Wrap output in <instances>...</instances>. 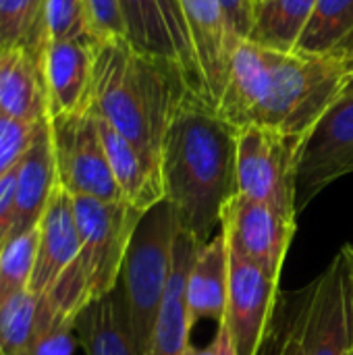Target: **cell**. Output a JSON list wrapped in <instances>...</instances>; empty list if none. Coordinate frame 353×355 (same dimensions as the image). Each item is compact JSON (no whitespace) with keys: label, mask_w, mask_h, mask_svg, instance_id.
Here are the masks:
<instances>
[{"label":"cell","mask_w":353,"mask_h":355,"mask_svg":"<svg viewBox=\"0 0 353 355\" xmlns=\"http://www.w3.org/2000/svg\"><path fill=\"white\" fill-rule=\"evenodd\" d=\"M160 175L179 231L206 243L237 193V129L196 92L183 100L164 133Z\"/></svg>","instance_id":"6da1fadb"},{"label":"cell","mask_w":353,"mask_h":355,"mask_svg":"<svg viewBox=\"0 0 353 355\" xmlns=\"http://www.w3.org/2000/svg\"><path fill=\"white\" fill-rule=\"evenodd\" d=\"M191 92L177 62L141 54L125 37L98 42L92 108L158 168L164 133Z\"/></svg>","instance_id":"7a4b0ae2"},{"label":"cell","mask_w":353,"mask_h":355,"mask_svg":"<svg viewBox=\"0 0 353 355\" xmlns=\"http://www.w3.org/2000/svg\"><path fill=\"white\" fill-rule=\"evenodd\" d=\"M79 254L58 283L37 297V339L56 327H73L94 302L119 287L131 235L144 212L125 202L73 196Z\"/></svg>","instance_id":"3957f363"},{"label":"cell","mask_w":353,"mask_h":355,"mask_svg":"<svg viewBox=\"0 0 353 355\" xmlns=\"http://www.w3.org/2000/svg\"><path fill=\"white\" fill-rule=\"evenodd\" d=\"M353 81V46L329 54L273 48L266 89L252 125L306 137Z\"/></svg>","instance_id":"277c9868"},{"label":"cell","mask_w":353,"mask_h":355,"mask_svg":"<svg viewBox=\"0 0 353 355\" xmlns=\"http://www.w3.org/2000/svg\"><path fill=\"white\" fill-rule=\"evenodd\" d=\"M179 220L169 202L141 214L121 270V293L137 354L146 355L173 275Z\"/></svg>","instance_id":"5b68a950"},{"label":"cell","mask_w":353,"mask_h":355,"mask_svg":"<svg viewBox=\"0 0 353 355\" xmlns=\"http://www.w3.org/2000/svg\"><path fill=\"white\" fill-rule=\"evenodd\" d=\"M304 137L270 127L237 131V193L298 216V158Z\"/></svg>","instance_id":"8992f818"},{"label":"cell","mask_w":353,"mask_h":355,"mask_svg":"<svg viewBox=\"0 0 353 355\" xmlns=\"http://www.w3.org/2000/svg\"><path fill=\"white\" fill-rule=\"evenodd\" d=\"M58 185L71 196L123 202L94 108L50 119Z\"/></svg>","instance_id":"52a82bcc"},{"label":"cell","mask_w":353,"mask_h":355,"mask_svg":"<svg viewBox=\"0 0 353 355\" xmlns=\"http://www.w3.org/2000/svg\"><path fill=\"white\" fill-rule=\"evenodd\" d=\"M353 173V81L306 133L298 158V210Z\"/></svg>","instance_id":"ba28073f"},{"label":"cell","mask_w":353,"mask_h":355,"mask_svg":"<svg viewBox=\"0 0 353 355\" xmlns=\"http://www.w3.org/2000/svg\"><path fill=\"white\" fill-rule=\"evenodd\" d=\"M125 40L141 54L177 62L191 89L206 100L202 71L179 0H117ZM208 102V100H206Z\"/></svg>","instance_id":"9c48e42d"},{"label":"cell","mask_w":353,"mask_h":355,"mask_svg":"<svg viewBox=\"0 0 353 355\" xmlns=\"http://www.w3.org/2000/svg\"><path fill=\"white\" fill-rule=\"evenodd\" d=\"M353 345V295L341 254L306 287L300 355H347Z\"/></svg>","instance_id":"30bf717a"},{"label":"cell","mask_w":353,"mask_h":355,"mask_svg":"<svg viewBox=\"0 0 353 355\" xmlns=\"http://www.w3.org/2000/svg\"><path fill=\"white\" fill-rule=\"evenodd\" d=\"M295 220V214L235 193L221 214V231L235 254L281 279L283 262L298 229Z\"/></svg>","instance_id":"8fae6325"},{"label":"cell","mask_w":353,"mask_h":355,"mask_svg":"<svg viewBox=\"0 0 353 355\" xmlns=\"http://www.w3.org/2000/svg\"><path fill=\"white\" fill-rule=\"evenodd\" d=\"M279 281L229 248V287L223 322L237 355H258L279 304Z\"/></svg>","instance_id":"7c38bea8"},{"label":"cell","mask_w":353,"mask_h":355,"mask_svg":"<svg viewBox=\"0 0 353 355\" xmlns=\"http://www.w3.org/2000/svg\"><path fill=\"white\" fill-rule=\"evenodd\" d=\"M98 42H48L42 71L48 94V119L92 108L94 62Z\"/></svg>","instance_id":"4fadbf2b"},{"label":"cell","mask_w":353,"mask_h":355,"mask_svg":"<svg viewBox=\"0 0 353 355\" xmlns=\"http://www.w3.org/2000/svg\"><path fill=\"white\" fill-rule=\"evenodd\" d=\"M179 2L202 71L206 100L208 104L216 106V100L225 85L231 52L241 37H237V33L233 31L221 0H179Z\"/></svg>","instance_id":"5bb4252c"},{"label":"cell","mask_w":353,"mask_h":355,"mask_svg":"<svg viewBox=\"0 0 353 355\" xmlns=\"http://www.w3.org/2000/svg\"><path fill=\"white\" fill-rule=\"evenodd\" d=\"M79 245L81 239L73 210V196L56 185L37 233L35 264L29 281V291L35 297H44L58 283L75 262Z\"/></svg>","instance_id":"9a60e30c"},{"label":"cell","mask_w":353,"mask_h":355,"mask_svg":"<svg viewBox=\"0 0 353 355\" xmlns=\"http://www.w3.org/2000/svg\"><path fill=\"white\" fill-rule=\"evenodd\" d=\"M56 185L58 175L48 119L37 127L33 141L15 171V214L10 237H19L40 227Z\"/></svg>","instance_id":"2e32d148"},{"label":"cell","mask_w":353,"mask_h":355,"mask_svg":"<svg viewBox=\"0 0 353 355\" xmlns=\"http://www.w3.org/2000/svg\"><path fill=\"white\" fill-rule=\"evenodd\" d=\"M273 48L241 37L229 58L223 92L216 100V112L237 131L252 125L270 71Z\"/></svg>","instance_id":"e0dca14e"},{"label":"cell","mask_w":353,"mask_h":355,"mask_svg":"<svg viewBox=\"0 0 353 355\" xmlns=\"http://www.w3.org/2000/svg\"><path fill=\"white\" fill-rule=\"evenodd\" d=\"M229 241L223 231L200 245L185 283L187 320L193 329L202 320L221 322L227 310Z\"/></svg>","instance_id":"ac0fdd59"},{"label":"cell","mask_w":353,"mask_h":355,"mask_svg":"<svg viewBox=\"0 0 353 355\" xmlns=\"http://www.w3.org/2000/svg\"><path fill=\"white\" fill-rule=\"evenodd\" d=\"M98 123L108 164L121 191V200L139 212H148L164 200L160 168L152 164L127 137H123L106 121L98 116Z\"/></svg>","instance_id":"d6986e66"},{"label":"cell","mask_w":353,"mask_h":355,"mask_svg":"<svg viewBox=\"0 0 353 355\" xmlns=\"http://www.w3.org/2000/svg\"><path fill=\"white\" fill-rule=\"evenodd\" d=\"M200 241L179 231L175 241V260L173 275L169 281V291L162 304V310L156 320V329L146 355H183L191 345V327L187 320L185 306V283L189 268L200 250Z\"/></svg>","instance_id":"ffe728a7"},{"label":"cell","mask_w":353,"mask_h":355,"mask_svg":"<svg viewBox=\"0 0 353 355\" xmlns=\"http://www.w3.org/2000/svg\"><path fill=\"white\" fill-rule=\"evenodd\" d=\"M0 114L21 123L48 119L42 60L25 48L0 52Z\"/></svg>","instance_id":"44dd1931"},{"label":"cell","mask_w":353,"mask_h":355,"mask_svg":"<svg viewBox=\"0 0 353 355\" xmlns=\"http://www.w3.org/2000/svg\"><path fill=\"white\" fill-rule=\"evenodd\" d=\"M75 337L85 355H139L129 329L121 287L77 316Z\"/></svg>","instance_id":"7402d4cb"},{"label":"cell","mask_w":353,"mask_h":355,"mask_svg":"<svg viewBox=\"0 0 353 355\" xmlns=\"http://www.w3.org/2000/svg\"><path fill=\"white\" fill-rule=\"evenodd\" d=\"M318 0H258L250 40L262 46L291 52Z\"/></svg>","instance_id":"603a6c76"},{"label":"cell","mask_w":353,"mask_h":355,"mask_svg":"<svg viewBox=\"0 0 353 355\" xmlns=\"http://www.w3.org/2000/svg\"><path fill=\"white\" fill-rule=\"evenodd\" d=\"M352 37L353 0H318L293 50L329 54L350 48Z\"/></svg>","instance_id":"cb8c5ba5"},{"label":"cell","mask_w":353,"mask_h":355,"mask_svg":"<svg viewBox=\"0 0 353 355\" xmlns=\"http://www.w3.org/2000/svg\"><path fill=\"white\" fill-rule=\"evenodd\" d=\"M46 46V0H0V52L25 48L42 60Z\"/></svg>","instance_id":"d4e9b609"},{"label":"cell","mask_w":353,"mask_h":355,"mask_svg":"<svg viewBox=\"0 0 353 355\" xmlns=\"http://www.w3.org/2000/svg\"><path fill=\"white\" fill-rule=\"evenodd\" d=\"M37 297L27 289L0 306V355H35Z\"/></svg>","instance_id":"484cf974"},{"label":"cell","mask_w":353,"mask_h":355,"mask_svg":"<svg viewBox=\"0 0 353 355\" xmlns=\"http://www.w3.org/2000/svg\"><path fill=\"white\" fill-rule=\"evenodd\" d=\"M37 233H40V227H35L29 233L8 239L0 256V306L8 297L29 289L31 272L35 264Z\"/></svg>","instance_id":"4316f807"},{"label":"cell","mask_w":353,"mask_h":355,"mask_svg":"<svg viewBox=\"0 0 353 355\" xmlns=\"http://www.w3.org/2000/svg\"><path fill=\"white\" fill-rule=\"evenodd\" d=\"M306 304V287L287 293L275 310L273 322L258 355H300V331Z\"/></svg>","instance_id":"83f0119b"},{"label":"cell","mask_w":353,"mask_h":355,"mask_svg":"<svg viewBox=\"0 0 353 355\" xmlns=\"http://www.w3.org/2000/svg\"><path fill=\"white\" fill-rule=\"evenodd\" d=\"M46 33L48 42H98L85 0H46Z\"/></svg>","instance_id":"f1b7e54d"},{"label":"cell","mask_w":353,"mask_h":355,"mask_svg":"<svg viewBox=\"0 0 353 355\" xmlns=\"http://www.w3.org/2000/svg\"><path fill=\"white\" fill-rule=\"evenodd\" d=\"M42 123H21L0 114V179L17 168Z\"/></svg>","instance_id":"f546056e"},{"label":"cell","mask_w":353,"mask_h":355,"mask_svg":"<svg viewBox=\"0 0 353 355\" xmlns=\"http://www.w3.org/2000/svg\"><path fill=\"white\" fill-rule=\"evenodd\" d=\"M98 42L125 37V27L117 0H85Z\"/></svg>","instance_id":"4dcf8cb0"},{"label":"cell","mask_w":353,"mask_h":355,"mask_svg":"<svg viewBox=\"0 0 353 355\" xmlns=\"http://www.w3.org/2000/svg\"><path fill=\"white\" fill-rule=\"evenodd\" d=\"M77 337L73 327H56L46 331L37 339L35 355H71L75 349Z\"/></svg>","instance_id":"1f68e13d"},{"label":"cell","mask_w":353,"mask_h":355,"mask_svg":"<svg viewBox=\"0 0 353 355\" xmlns=\"http://www.w3.org/2000/svg\"><path fill=\"white\" fill-rule=\"evenodd\" d=\"M17 171V168H15ZM15 171L0 179V256L10 239L15 214Z\"/></svg>","instance_id":"d6a6232c"},{"label":"cell","mask_w":353,"mask_h":355,"mask_svg":"<svg viewBox=\"0 0 353 355\" xmlns=\"http://www.w3.org/2000/svg\"><path fill=\"white\" fill-rule=\"evenodd\" d=\"M237 37H248L254 23V0H221Z\"/></svg>","instance_id":"836d02e7"},{"label":"cell","mask_w":353,"mask_h":355,"mask_svg":"<svg viewBox=\"0 0 353 355\" xmlns=\"http://www.w3.org/2000/svg\"><path fill=\"white\" fill-rule=\"evenodd\" d=\"M214 345H216V355H237V349L233 345V337L229 333V327L221 320L216 335H214Z\"/></svg>","instance_id":"e575fe53"},{"label":"cell","mask_w":353,"mask_h":355,"mask_svg":"<svg viewBox=\"0 0 353 355\" xmlns=\"http://www.w3.org/2000/svg\"><path fill=\"white\" fill-rule=\"evenodd\" d=\"M341 260H343V268H345V277H347V283H350V289H352L353 295V239L347 241L343 248H341Z\"/></svg>","instance_id":"d590c367"},{"label":"cell","mask_w":353,"mask_h":355,"mask_svg":"<svg viewBox=\"0 0 353 355\" xmlns=\"http://www.w3.org/2000/svg\"><path fill=\"white\" fill-rule=\"evenodd\" d=\"M183 355H216V345H214V341L210 343V345H206V347H196L193 343L185 349V354Z\"/></svg>","instance_id":"8d00e7d4"},{"label":"cell","mask_w":353,"mask_h":355,"mask_svg":"<svg viewBox=\"0 0 353 355\" xmlns=\"http://www.w3.org/2000/svg\"><path fill=\"white\" fill-rule=\"evenodd\" d=\"M347 355H353V345H352V349H350V352H347Z\"/></svg>","instance_id":"74e56055"},{"label":"cell","mask_w":353,"mask_h":355,"mask_svg":"<svg viewBox=\"0 0 353 355\" xmlns=\"http://www.w3.org/2000/svg\"><path fill=\"white\" fill-rule=\"evenodd\" d=\"M254 2H258V0H254Z\"/></svg>","instance_id":"f35d334b"}]
</instances>
